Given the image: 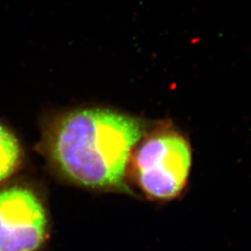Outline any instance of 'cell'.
<instances>
[{
  "instance_id": "2",
  "label": "cell",
  "mask_w": 251,
  "mask_h": 251,
  "mask_svg": "<svg viewBox=\"0 0 251 251\" xmlns=\"http://www.w3.org/2000/svg\"><path fill=\"white\" fill-rule=\"evenodd\" d=\"M139 185L150 197L175 198L184 189L192 165L187 140L174 131H163L144 139L134 156Z\"/></svg>"
},
{
  "instance_id": "1",
  "label": "cell",
  "mask_w": 251,
  "mask_h": 251,
  "mask_svg": "<svg viewBox=\"0 0 251 251\" xmlns=\"http://www.w3.org/2000/svg\"><path fill=\"white\" fill-rule=\"evenodd\" d=\"M143 132L134 117L108 109H79L54 122L46 137V149L74 182L90 188H117L123 185Z\"/></svg>"
},
{
  "instance_id": "3",
  "label": "cell",
  "mask_w": 251,
  "mask_h": 251,
  "mask_svg": "<svg viewBox=\"0 0 251 251\" xmlns=\"http://www.w3.org/2000/svg\"><path fill=\"white\" fill-rule=\"evenodd\" d=\"M47 235L44 207L29 189L0 192V251H36Z\"/></svg>"
},
{
  "instance_id": "4",
  "label": "cell",
  "mask_w": 251,
  "mask_h": 251,
  "mask_svg": "<svg viewBox=\"0 0 251 251\" xmlns=\"http://www.w3.org/2000/svg\"><path fill=\"white\" fill-rule=\"evenodd\" d=\"M22 157L17 137L0 122V183L16 171Z\"/></svg>"
}]
</instances>
